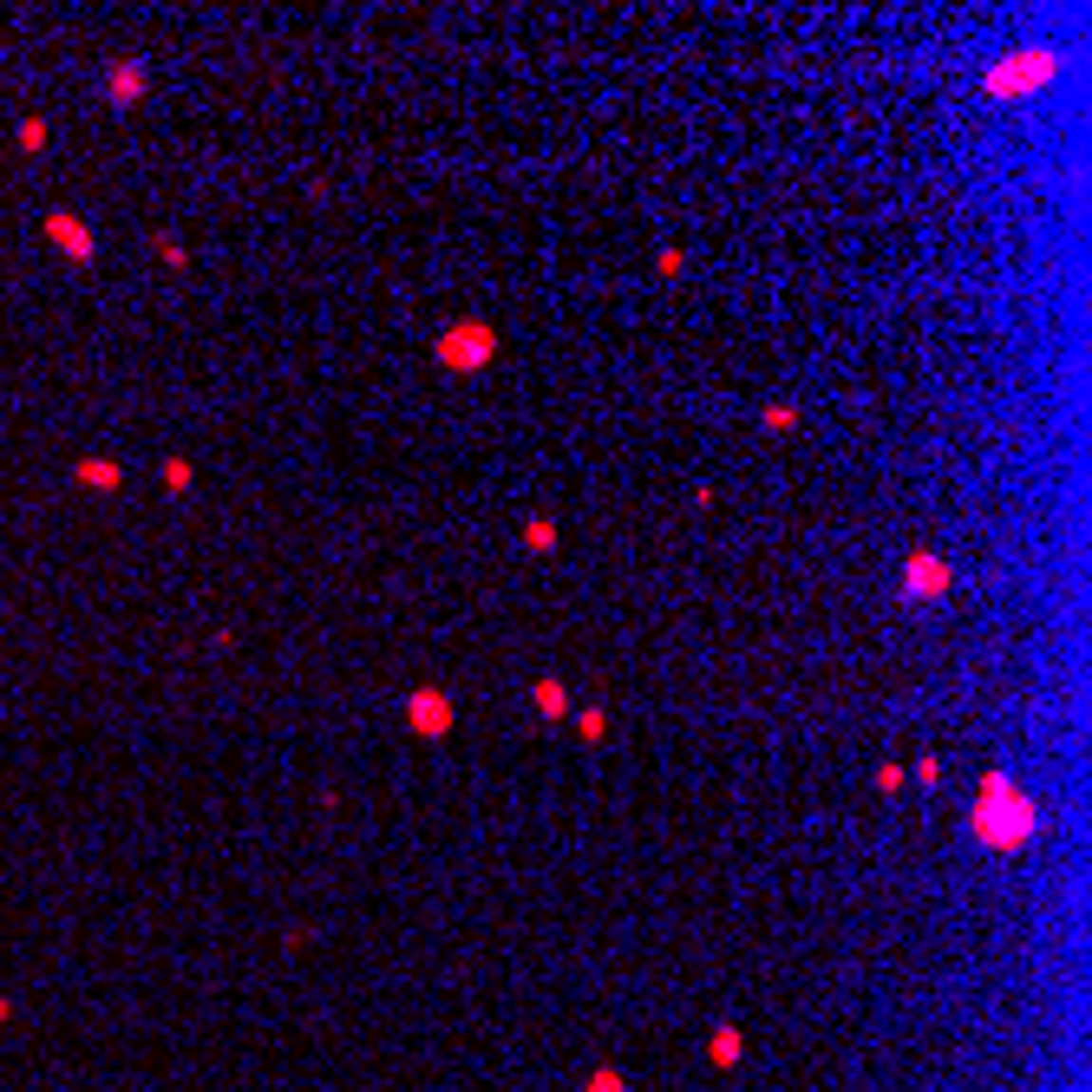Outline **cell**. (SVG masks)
I'll use <instances>...</instances> for the list:
<instances>
[{
	"label": "cell",
	"mask_w": 1092,
	"mask_h": 1092,
	"mask_svg": "<svg viewBox=\"0 0 1092 1092\" xmlns=\"http://www.w3.org/2000/svg\"><path fill=\"white\" fill-rule=\"evenodd\" d=\"M969 838H975L981 851H994V857L1027 851L1040 838V799L1014 779V772L988 765L981 785H975V805H969Z\"/></svg>",
	"instance_id": "1"
},
{
	"label": "cell",
	"mask_w": 1092,
	"mask_h": 1092,
	"mask_svg": "<svg viewBox=\"0 0 1092 1092\" xmlns=\"http://www.w3.org/2000/svg\"><path fill=\"white\" fill-rule=\"evenodd\" d=\"M1060 79H1066V53H1053V47H1007V53H994L981 66V99L1014 105V99H1034V92L1060 85Z\"/></svg>",
	"instance_id": "2"
},
{
	"label": "cell",
	"mask_w": 1092,
	"mask_h": 1092,
	"mask_svg": "<svg viewBox=\"0 0 1092 1092\" xmlns=\"http://www.w3.org/2000/svg\"><path fill=\"white\" fill-rule=\"evenodd\" d=\"M949 589H955V563H949L942 550H929V543H916V550L896 563V595H903L910 609H935V602H949Z\"/></svg>",
	"instance_id": "3"
},
{
	"label": "cell",
	"mask_w": 1092,
	"mask_h": 1092,
	"mask_svg": "<svg viewBox=\"0 0 1092 1092\" xmlns=\"http://www.w3.org/2000/svg\"><path fill=\"white\" fill-rule=\"evenodd\" d=\"M432 360H439L445 373H478V367L498 360V328H491V321H452V328L432 341Z\"/></svg>",
	"instance_id": "4"
},
{
	"label": "cell",
	"mask_w": 1092,
	"mask_h": 1092,
	"mask_svg": "<svg viewBox=\"0 0 1092 1092\" xmlns=\"http://www.w3.org/2000/svg\"><path fill=\"white\" fill-rule=\"evenodd\" d=\"M405 726H412L419 740H445V733L459 726V706H452V693H439V687H412V693H405Z\"/></svg>",
	"instance_id": "5"
},
{
	"label": "cell",
	"mask_w": 1092,
	"mask_h": 1092,
	"mask_svg": "<svg viewBox=\"0 0 1092 1092\" xmlns=\"http://www.w3.org/2000/svg\"><path fill=\"white\" fill-rule=\"evenodd\" d=\"M40 230H47V242H53L59 255H72V262H92V255H99V235L85 230V223H79L72 210H53V217H47Z\"/></svg>",
	"instance_id": "6"
},
{
	"label": "cell",
	"mask_w": 1092,
	"mask_h": 1092,
	"mask_svg": "<svg viewBox=\"0 0 1092 1092\" xmlns=\"http://www.w3.org/2000/svg\"><path fill=\"white\" fill-rule=\"evenodd\" d=\"M144 92H151V72H144L138 59H118L112 72H105V99H112V105H138Z\"/></svg>",
	"instance_id": "7"
},
{
	"label": "cell",
	"mask_w": 1092,
	"mask_h": 1092,
	"mask_svg": "<svg viewBox=\"0 0 1092 1092\" xmlns=\"http://www.w3.org/2000/svg\"><path fill=\"white\" fill-rule=\"evenodd\" d=\"M530 706H537L543 720H570V713H575V706H570V681L537 674V681H530Z\"/></svg>",
	"instance_id": "8"
},
{
	"label": "cell",
	"mask_w": 1092,
	"mask_h": 1092,
	"mask_svg": "<svg viewBox=\"0 0 1092 1092\" xmlns=\"http://www.w3.org/2000/svg\"><path fill=\"white\" fill-rule=\"evenodd\" d=\"M72 484H79V491H118V484H124V464L118 459H79L72 464Z\"/></svg>",
	"instance_id": "9"
},
{
	"label": "cell",
	"mask_w": 1092,
	"mask_h": 1092,
	"mask_svg": "<svg viewBox=\"0 0 1092 1092\" xmlns=\"http://www.w3.org/2000/svg\"><path fill=\"white\" fill-rule=\"evenodd\" d=\"M740 1053H746V1034H740V1027H713V1046H706L713 1066H740Z\"/></svg>",
	"instance_id": "10"
},
{
	"label": "cell",
	"mask_w": 1092,
	"mask_h": 1092,
	"mask_svg": "<svg viewBox=\"0 0 1092 1092\" xmlns=\"http://www.w3.org/2000/svg\"><path fill=\"white\" fill-rule=\"evenodd\" d=\"M523 550L550 556V550H556V518H523Z\"/></svg>",
	"instance_id": "11"
},
{
	"label": "cell",
	"mask_w": 1092,
	"mask_h": 1092,
	"mask_svg": "<svg viewBox=\"0 0 1092 1092\" xmlns=\"http://www.w3.org/2000/svg\"><path fill=\"white\" fill-rule=\"evenodd\" d=\"M575 733H582V746H602V733H609V713H602V706H582V713H575Z\"/></svg>",
	"instance_id": "12"
},
{
	"label": "cell",
	"mask_w": 1092,
	"mask_h": 1092,
	"mask_svg": "<svg viewBox=\"0 0 1092 1092\" xmlns=\"http://www.w3.org/2000/svg\"><path fill=\"white\" fill-rule=\"evenodd\" d=\"M759 425H765V432H792V425H799V405L772 400V405H765V412H759Z\"/></svg>",
	"instance_id": "13"
},
{
	"label": "cell",
	"mask_w": 1092,
	"mask_h": 1092,
	"mask_svg": "<svg viewBox=\"0 0 1092 1092\" xmlns=\"http://www.w3.org/2000/svg\"><path fill=\"white\" fill-rule=\"evenodd\" d=\"M13 144H20V151H47V118H20Z\"/></svg>",
	"instance_id": "14"
},
{
	"label": "cell",
	"mask_w": 1092,
	"mask_h": 1092,
	"mask_svg": "<svg viewBox=\"0 0 1092 1092\" xmlns=\"http://www.w3.org/2000/svg\"><path fill=\"white\" fill-rule=\"evenodd\" d=\"M164 484H171L177 498H183V491L197 484V464H190V459H164Z\"/></svg>",
	"instance_id": "15"
},
{
	"label": "cell",
	"mask_w": 1092,
	"mask_h": 1092,
	"mask_svg": "<svg viewBox=\"0 0 1092 1092\" xmlns=\"http://www.w3.org/2000/svg\"><path fill=\"white\" fill-rule=\"evenodd\" d=\"M903 785H910V772H903L896 759H890V765H876V792H883V799H896Z\"/></svg>",
	"instance_id": "16"
},
{
	"label": "cell",
	"mask_w": 1092,
	"mask_h": 1092,
	"mask_svg": "<svg viewBox=\"0 0 1092 1092\" xmlns=\"http://www.w3.org/2000/svg\"><path fill=\"white\" fill-rule=\"evenodd\" d=\"M151 249H158V262H164V269H183V262H190V249H183V242H171V235H151Z\"/></svg>",
	"instance_id": "17"
},
{
	"label": "cell",
	"mask_w": 1092,
	"mask_h": 1092,
	"mask_svg": "<svg viewBox=\"0 0 1092 1092\" xmlns=\"http://www.w3.org/2000/svg\"><path fill=\"white\" fill-rule=\"evenodd\" d=\"M654 269H661V275H681V269H687V249H674V242H668V249L654 255Z\"/></svg>",
	"instance_id": "18"
},
{
	"label": "cell",
	"mask_w": 1092,
	"mask_h": 1092,
	"mask_svg": "<svg viewBox=\"0 0 1092 1092\" xmlns=\"http://www.w3.org/2000/svg\"><path fill=\"white\" fill-rule=\"evenodd\" d=\"M903 772L922 779V785H935V779H942V759H916V765H903Z\"/></svg>",
	"instance_id": "19"
},
{
	"label": "cell",
	"mask_w": 1092,
	"mask_h": 1092,
	"mask_svg": "<svg viewBox=\"0 0 1092 1092\" xmlns=\"http://www.w3.org/2000/svg\"><path fill=\"white\" fill-rule=\"evenodd\" d=\"M589 1092H622V1073H609V1066H602V1073L589 1080Z\"/></svg>",
	"instance_id": "20"
}]
</instances>
